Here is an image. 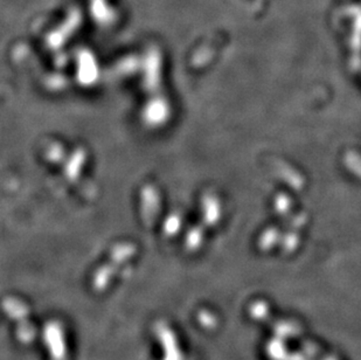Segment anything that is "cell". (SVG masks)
Returning <instances> with one entry per match:
<instances>
[{
    "label": "cell",
    "mask_w": 361,
    "mask_h": 360,
    "mask_svg": "<svg viewBox=\"0 0 361 360\" xmlns=\"http://www.w3.org/2000/svg\"><path fill=\"white\" fill-rule=\"evenodd\" d=\"M65 156V148L60 143L51 144L47 149V152H46L47 160L55 164L63 163Z\"/></svg>",
    "instance_id": "cell-6"
},
{
    "label": "cell",
    "mask_w": 361,
    "mask_h": 360,
    "mask_svg": "<svg viewBox=\"0 0 361 360\" xmlns=\"http://www.w3.org/2000/svg\"><path fill=\"white\" fill-rule=\"evenodd\" d=\"M87 163V151L83 148H76L72 155L63 162V172L71 183H76L81 177L82 171Z\"/></svg>",
    "instance_id": "cell-5"
},
{
    "label": "cell",
    "mask_w": 361,
    "mask_h": 360,
    "mask_svg": "<svg viewBox=\"0 0 361 360\" xmlns=\"http://www.w3.org/2000/svg\"><path fill=\"white\" fill-rule=\"evenodd\" d=\"M1 309L16 324L18 340L23 344H31L35 340V328L31 322V311L23 299L8 296L1 302Z\"/></svg>",
    "instance_id": "cell-1"
},
{
    "label": "cell",
    "mask_w": 361,
    "mask_h": 360,
    "mask_svg": "<svg viewBox=\"0 0 361 360\" xmlns=\"http://www.w3.org/2000/svg\"><path fill=\"white\" fill-rule=\"evenodd\" d=\"M133 247L130 244H118L111 249L109 258L102 265L96 269L92 276V288L96 292H103L111 284L114 277L120 270L121 265L131 258Z\"/></svg>",
    "instance_id": "cell-2"
},
{
    "label": "cell",
    "mask_w": 361,
    "mask_h": 360,
    "mask_svg": "<svg viewBox=\"0 0 361 360\" xmlns=\"http://www.w3.org/2000/svg\"><path fill=\"white\" fill-rule=\"evenodd\" d=\"M44 344L51 360H68L65 328L59 320H49L44 328Z\"/></svg>",
    "instance_id": "cell-3"
},
{
    "label": "cell",
    "mask_w": 361,
    "mask_h": 360,
    "mask_svg": "<svg viewBox=\"0 0 361 360\" xmlns=\"http://www.w3.org/2000/svg\"><path fill=\"white\" fill-rule=\"evenodd\" d=\"M78 62V81L83 87H92L95 85L99 78V64L95 56L87 51L82 49L76 56Z\"/></svg>",
    "instance_id": "cell-4"
},
{
    "label": "cell",
    "mask_w": 361,
    "mask_h": 360,
    "mask_svg": "<svg viewBox=\"0 0 361 360\" xmlns=\"http://www.w3.org/2000/svg\"><path fill=\"white\" fill-rule=\"evenodd\" d=\"M51 81L48 82V85L53 89L60 88L65 85V78H62L60 75H55L54 78H51Z\"/></svg>",
    "instance_id": "cell-7"
}]
</instances>
